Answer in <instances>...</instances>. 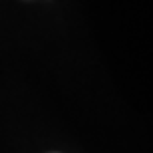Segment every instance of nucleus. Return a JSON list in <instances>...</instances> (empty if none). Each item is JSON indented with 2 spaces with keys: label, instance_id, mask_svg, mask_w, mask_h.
<instances>
[]
</instances>
